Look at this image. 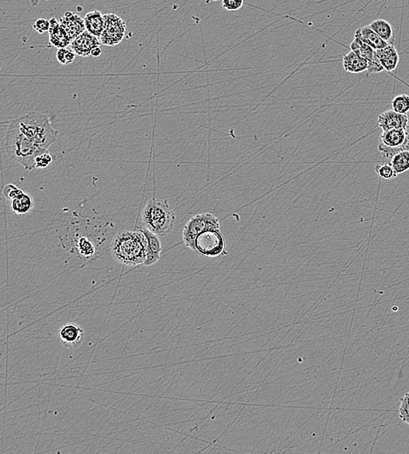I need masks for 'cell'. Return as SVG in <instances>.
<instances>
[{"instance_id": "obj_24", "label": "cell", "mask_w": 409, "mask_h": 454, "mask_svg": "<svg viewBox=\"0 0 409 454\" xmlns=\"http://www.w3.org/2000/svg\"><path fill=\"white\" fill-rule=\"evenodd\" d=\"M376 172L385 180H392L397 178V173L394 171L391 164L378 165L376 166Z\"/></svg>"}, {"instance_id": "obj_30", "label": "cell", "mask_w": 409, "mask_h": 454, "mask_svg": "<svg viewBox=\"0 0 409 454\" xmlns=\"http://www.w3.org/2000/svg\"><path fill=\"white\" fill-rule=\"evenodd\" d=\"M102 50L100 47H97L95 48V50H93L92 53H91V56L95 57V58H98L102 55Z\"/></svg>"}, {"instance_id": "obj_18", "label": "cell", "mask_w": 409, "mask_h": 454, "mask_svg": "<svg viewBox=\"0 0 409 454\" xmlns=\"http://www.w3.org/2000/svg\"><path fill=\"white\" fill-rule=\"evenodd\" d=\"M86 30L93 36L100 38L104 29V15L100 11L86 13L84 17Z\"/></svg>"}, {"instance_id": "obj_29", "label": "cell", "mask_w": 409, "mask_h": 454, "mask_svg": "<svg viewBox=\"0 0 409 454\" xmlns=\"http://www.w3.org/2000/svg\"><path fill=\"white\" fill-rule=\"evenodd\" d=\"M23 192L24 190L20 189L19 187H17L15 185H12V183H9V185L6 186L4 188V190H3V193H4L6 199L11 200L15 199V197L20 195V194L22 193Z\"/></svg>"}, {"instance_id": "obj_6", "label": "cell", "mask_w": 409, "mask_h": 454, "mask_svg": "<svg viewBox=\"0 0 409 454\" xmlns=\"http://www.w3.org/2000/svg\"><path fill=\"white\" fill-rule=\"evenodd\" d=\"M378 150L384 158H392L400 152L409 151V133L407 130L383 131Z\"/></svg>"}, {"instance_id": "obj_23", "label": "cell", "mask_w": 409, "mask_h": 454, "mask_svg": "<svg viewBox=\"0 0 409 454\" xmlns=\"http://www.w3.org/2000/svg\"><path fill=\"white\" fill-rule=\"evenodd\" d=\"M77 54L75 53L70 48L68 50V47L60 48L56 52V59L62 65H69L75 61Z\"/></svg>"}, {"instance_id": "obj_19", "label": "cell", "mask_w": 409, "mask_h": 454, "mask_svg": "<svg viewBox=\"0 0 409 454\" xmlns=\"http://www.w3.org/2000/svg\"><path fill=\"white\" fill-rule=\"evenodd\" d=\"M12 211L17 215L30 213L33 207V199L30 194L23 192L12 199Z\"/></svg>"}, {"instance_id": "obj_14", "label": "cell", "mask_w": 409, "mask_h": 454, "mask_svg": "<svg viewBox=\"0 0 409 454\" xmlns=\"http://www.w3.org/2000/svg\"><path fill=\"white\" fill-rule=\"evenodd\" d=\"M49 22L50 29L48 33H49L50 43L58 50L70 46L72 43L71 38L69 37L63 27L61 26L60 22H58L56 18H52Z\"/></svg>"}, {"instance_id": "obj_4", "label": "cell", "mask_w": 409, "mask_h": 454, "mask_svg": "<svg viewBox=\"0 0 409 454\" xmlns=\"http://www.w3.org/2000/svg\"><path fill=\"white\" fill-rule=\"evenodd\" d=\"M209 230H220V220L213 213L197 214L187 222L183 231V240L187 247L192 248L199 234Z\"/></svg>"}, {"instance_id": "obj_17", "label": "cell", "mask_w": 409, "mask_h": 454, "mask_svg": "<svg viewBox=\"0 0 409 454\" xmlns=\"http://www.w3.org/2000/svg\"><path fill=\"white\" fill-rule=\"evenodd\" d=\"M343 68L346 72L351 73V74H360V73L367 71L369 64L365 59L360 57V55L351 50L343 57Z\"/></svg>"}, {"instance_id": "obj_10", "label": "cell", "mask_w": 409, "mask_h": 454, "mask_svg": "<svg viewBox=\"0 0 409 454\" xmlns=\"http://www.w3.org/2000/svg\"><path fill=\"white\" fill-rule=\"evenodd\" d=\"M409 119L407 115L395 112L393 109L385 111L378 117V126L383 131L407 130Z\"/></svg>"}, {"instance_id": "obj_16", "label": "cell", "mask_w": 409, "mask_h": 454, "mask_svg": "<svg viewBox=\"0 0 409 454\" xmlns=\"http://www.w3.org/2000/svg\"><path fill=\"white\" fill-rule=\"evenodd\" d=\"M355 36L358 37L360 40L369 45L374 50H383L390 45L381 39L373 29H370L369 26L360 27L356 31Z\"/></svg>"}, {"instance_id": "obj_3", "label": "cell", "mask_w": 409, "mask_h": 454, "mask_svg": "<svg viewBox=\"0 0 409 454\" xmlns=\"http://www.w3.org/2000/svg\"><path fill=\"white\" fill-rule=\"evenodd\" d=\"M176 220L175 211L166 199H151L141 213L144 227L159 237L171 234Z\"/></svg>"}, {"instance_id": "obj_21", "label": "cell", "mask_w": 409, "mask_h": 454, "mask_svg": "<svg viewBox=\"0 0 409 454\" xmlns=\"http://www.w3.org/2000/svg\"><path fill=\"white\" fill-rule=\"evenodd\" d=\"M391 165L397 174L409 171V151L400 152L391 158Z\"/></svg>"}, {"instance_id": "obj_15", "label": "cell", "mask_w": 409, "mask_h": 454, "mask_svg": "<svg viewBox=\"0 0 409 454\" xmlns=\"http://www.w3.org/2000/svg\"><path fill=\"white\" fill-rule=\"evenodd\" d=\"M376 53L385 71L392 72L397 68L400 62V55L394 45L390 44L383 50H376Z\"/></svg>"}, {"instance_id": "obj_27", "label": "cell", "mask_w": 409, "mask_h": 454, "mask_svg": "<svg viewBox=\"0 0 409 454\" xmlns=\"http://www.w3.org/2000/svg\"><path fill=\"white\" fill-rule=\"evenodd\" d=\"M245 4V0H222V6L227 11H238Z\"/></svg>"}, {"instance_id": "obj_25", "label": "cell", "mask_w": 409, "mask_h": 454, "mask_svg": "<svg viewBox=\"0 0 409 454\" xmlns=\"http://www.w3.org/2000/svg\"><path fill=\"white\" fill-rule=\"evenodd\" d=\"M399 416L402 421L409 425V393H406L401 398L400 408H399Z\"/></svg>"}, {"instance_id": "obj_1", "label": "cell", "mask_w": 409, "mask_h": 454, "mask_svg": "<svg viewBox=\"0 0 409 454\" xmlns=\"http://www.w3.org/2000/svg\"><path fill=\"white\" fill-rule=\"evenodd\" d=\"M57 139V131L43 114L31 112L13 121L6 133L5 149L12 160L32 171L38 155L47 151Z\"/></svg>"}, {"instance_id": "obj_13", "label": "cell", "mask_w": 409, "mask_h": 454, "mask_svg": "<svg viewBox=\"0 0 409 454\" xmlns=\"http://www.w3.org/2000/svg\"><path fill=\"white\" fill-rule=\"evenodd\" d=\"M147 239V257L144 266H151L157 263L161 258L162 244L160 237L152 233L147 228L140 229Z\"/></svg>"}, {"instance_id": "obj_2", "label": "cell", "mask_w": 409, "mask_h": 454, "mask_svg": "<svg viewBox=\"0 0 409 454\" xmlns=\"http://www.w3.org/2000/svg\"><path fill=\"white\" fill-rule=\"evenodd\" d=\"M112 255L124 266H144L147 257V239L141 230L121 232L114 239Z\"/></svg>"}, {"instance_id": "obj_22", "label": "cell", "mask_w": 409, "mask_h": 454, "mask_svg": "<svg viewBox=\"0 0 409 454\" xmlns=\"http://www.w3.org/2000/svg\"><path fill=\"white\" fill-rule=\"evenodd\" d=\"M392 109L395 112L407 115L409 112V96L401 93L395 96L391 103Z\"/></svg>"}, {"instance_id": "obj_11", "label": "cell", "mask_w": 409, "mask_h": 454, "mask_svg": "<svg viewBox=\"0 0 409 454\" xmlns=\"http://www.w3.org/2000/svg\"><path fill=\"white\" fill-rule=\"evenodd\" d=\"M60 23L72 41L86 31L84 19L72 12H65L61 17Z\"/></svg>"}, {"instance_id": "obj_5", "label": "cell", "mask_w": 409, "mask_h": 454, "mask_svg": "<svg viewBox=\"0 0 409 454\" xmlns=\"http://www.w3.org/2000/svg\"><path fill=\"white\" fill-rule=\"evenodd\" d=\"M225 240L220 230L204 232L196 237L192 250L207 257H218L226 255Z\"/></svg>"}, {"instance_id": "obj_9", "label": "cell", "mask_w": 409, "mask_h": 454, "mask_svg": "<svg viewBox=\"0 0 409 454\" xmlns=\"http://www.w3.org/2000/svg\"><path fill=\"white\" fill-rule=\"evenodd\" d=\"M102 45L100 38L93 36L92 33L85 31L81 36L75 38L72 41L70 48L79 56L88 57L91 56L93 50L100 47Z\"/></svg>"}, {"instance_id": "obj_7", "label": "cell", "mask_w": 409, "mask_h": 454, "mask_svg": "<svg viewBox=\"0 0 409 454\" xmlns=\"http://www.w3.org/2000/svg\"><path fill=\"white\" fill-rule=\"evenodd\" d=\"M104 29L100 37L104 46L114 47L119 45L126 36L127 24L120 16L114 13L104 15Z\"/></svg>"}, {"instance_id": "obj_12", "label": "cell", "mask_w": 409, "mask_h": 454, "mask_svg": "<svg viewBox=\"0 0 409 454\" xmlns=\"http://www.w3.org/2000/svg\"><path fill=\"white\" fill-rule=\"evenodd\" d=\"M84 335L82 328L74 324H65L60 329L61 341L68 348L77 347L82 344Z\"/></svg>"}, {"instance_id": "obj_8", "label": "cell", "mask_w": 409, "mask_h": 454, "mask_svg": "<svg viewBox=\"0 0 409 454\" xmlns=\"http://www.w3.org/2000/svg\"><path fill=\"white\" fill-rule=\"evenodd\" d=\"M350 48L355 53L360 55V57L365 59L367 64H369L367 72L369 74H377V73L385 71L383 66H381L379 60H378L376 50L369 46V45L363 43L358 37L355 36V39H353Z\"/></svg>"}, {"instance_id": "obj_26", "label": "cell", "mask_w": 409, "mask_h": 454, "mask_svg": "<svg viewBox=\"0 0 409 454\" xmlns=\"http://www.w3.org/2000/svg\"><path fill=\"white\" fill-rule=\"evenodd\" d=\"M52 162H53V158H52V156L46 151L44 152V153L37 156L36 160H34V167H36V169L47 168Z\"/></svg>"}, {"instance_id": "obj_28", "label": "cell", "mask_w": 409, "mask_h": 454, "mask_svg": "<svg viewBox=\"0 0 409 454\" xmlns=\"http://www.w3.org/2000/svg\"><path fill=\"white\" fill-rule=\"evenodd\" d=\"M33 29L39 33L49 32L50 22L46 19H38L33 23Z\"/></svg>"}, {"instance_id": "obj_20", "label": "cell", "mask_w": 409, "mask_h": 454, "mask_svg": "<svg viewBox=\"0 0 409 454\" xmlns=\"http://www.w3.org/2000/svg\"><path fill=\"white\" fill-rule=\"evenodd\" d=\"M369 27L373 29L381 39L386 41L388 44L393 45L394 41V29L389 23L384 20H376L369 24Z\"/></svg>"}, {"instance_id": "obj_31", "label": "cell", "mask_w": 409, "mask_h": 454, "mask_svg": "<svg viewBox=\"0 0 409 454\" xmlns=\"http://www.w3.org/2000/svg\"><path fill=\"white\" fill-rule=\"evenodd\" d=\"M210 1H213V2H215V1H218V0H207V2H208V3H209V2H210Z\"/></svg>"}]
</instances>
